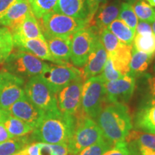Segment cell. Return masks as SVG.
<instances>
[{
    "mask_svg": "<svg viewBox=\"0 0 155 155\" xmlns=\"http://www.w3.org/2000/svg\"><path fill=\"white\" fill-rule=\"evenodd\" d=\"M76 127L75 116L61 113L59 109L45 113L30 136L31 141L47 144H68Z\"/></svg>",
    "mask_w": 155,
    "mask_h": 155,
    "instance_id": "cell-1",
    "label": "cell"
},
{
    "mask_svg": "<svg viewBox=\"0 0 155 155\" xmlns=\"http://www.w3.org/2000/svg\"><path fill=\"white\" fill-rule=\"evenodd\" d=\"M96 121L104 138L113 144L125 141L133 128L129 108L123 104L104 105Z\"/></svg>",
    "mask_w": 155,
    "mask_h": 155,
    "instance_id": "cell-2",
    "label": "cell"
},
{
    "mask_svg": "<svg viewBox=\"0 0 155 155\" xmlns=\"http://www.w3.org/2000/svg\"><path fill=\"white\" fill-rule=\"evenodd\" d=\"M39 21L45 38L72 37L77 31L88 24L87 21L73 18L53 11L45 15Z\"/></svg>",
    "mask_w": 155,
    "mask_h": 155,
    "instance_id": "cell-3",
    "label": "cell"
},
{
    "mask_svg": "<svg viewBox=\"0 0 155 155\" xmlns=\"http://www.w3.org/2000/svg\"><path fill=\"white\" fill-rule=\"evenodd\" d=\"M2 64L3 69L25 80L41 74L48 63L32 54L14 48Z\"/></svg>",
    "mask_w": 155,
    "mask_h": 155,
    "instance_id": "cell-4",
    "label": "cell"
},
{
    "mask_svg": "<svg viewBox=\"0 0 155 155\" xmlns=\"http://www.w3.org/2000/svg\"><path fill=\"white\" fill-rule=\"evenodd\" d=\"M76 127L70 140L68 149L72 155H76L85 148L104 138L102 131L91 118L81 112L75 116Z\"/></svg>",
    "mask_w": 155,
    "mask_h": 155,
    "instance_id": "cell-5",
    "label": "cell"
},
{
    "mask_svg": "<svg viewBox=\"0 0 155 155\" xmlns=\"http://www.w3.org/2000/svg\"><path fill=\"white\" fill-rule=\"evenodd\" d=\"M104 81L101 75L92 77L83 85L81 94V109L84 114L96 119L106 102Z\"/></svg>",
    "mask_w": 155,
    "mask_h": 155,
    "instance_id": "cell-6",
    "label": "cell"
},
{
    "mask_svg": "<svg viewBox=\"0 0 155 155\" xmlns=\"http://www.w3.org/2000/svg\"><path fill=\"white\" fill-rule=\"evenodd\" d=\"M24 90L25 96L30 102L45 113L58 109L56 94L40 75L28 79L25 84Z\"/></svg>",
    "mask_w": 155,
    "mask_h": 155,
    "instance_id": "cell-7",
    "label": "cell"
},
{
    "mask_svg": "<svg viewBox=\"0 0 155 155\" xmlns=\"http://www.w3.org/2000/svg\"><path fill=\"white\" fill-rule=\"evenodd\" d=\"M99 35L93 26L85 27L73 35L71 42V62L73 66L80 68L86 65Z\"/></svg>",
    "mask_w": 155,
    "mask_h": 155,
    "instance_id": "cell-8",
    "label": "cell"
},
{
    "mask_svg": "<svg viewBox=\"0 0 155 155\" xmlns=\"http://www.w3.org/2000/svg\"><path fill=\"white\" fill-rule=\"evenodd\" d=\"M40 75L53 93L57 94L72 81L81 78V70L71 63L68 65L48 64Z\"/></svg>",
    "mask_w": 155,
    "mask_h": 155,
    "instance_id": "cell-9",
    "label": "cell"
},
{
    "mask_svg": "<svg viewBox=\"0 0 155 155\" xmlns=\"http://www.w3.org/2000/svg\"><path fill=\"white\" fill-rule=\"evenodd\" d=\"M25 80L8 72L0 70V106L7 111L9 107L25 96Z\"/></svg>",
    "mask_w": 155,
    "mask_h": 155,
    "instance_id": "cell-10",
    "label": "cell"
},
{
    "mask_svg": "<svg viewBox=\"0 0 155 155\" xmlns=\"http://www.w3.org/2000/svg\"><path fill=\"white\" fill-rule=\"evenodd\" d=\"M83 81L75 79L56 94L58 108L61 113L75 116L81 109V94Z\"/></svg>",
    "mask_w": 155,
    "mask_h": 155,
    "instance_id": "cell-11",
    "label": "cell"
},
{
    "mask_svg": "<svg viewBox=\"0 0 155 155\" xmlns=\"http://www.w3.org/2000/svg\"><path fill=\"white\" fill-rule=\"evenodd\" d=\"M106 102L108 104H127L132 97L136 87V78L130 75H124L116 81L104 83Z\"/></svg>",
    "mask_w": 155,
    "mask_h": 155,
    "instance_id": "cell-12",
    "label": "cell"
},
{
    "mask_svg": "<svg viewBox=\"0 0 155 155\" xmlns=\"http://www.w3.org/2000/svg\"><path fill=\"white\" fill-rule=\"evenodd\" d=\"M7 112L10 115L28 124L33 129L38 125L45 114V112L36 107L25 95L12 105Z\"/></svg>",
    "mask_w": 155,
    "mask_h": 155,
    "instance_id": "cell-13",
    "label": "cell"
},
{
    "mask_svg": "<svg viewBox=\"0 0 155 155\" xmlns=\"http://www.w3.org/2000/svg\"><path fill=\"white\" fill-rule=\"evenodd\" d=\"M53 12L87 21L88 24L94 17L90 0H58Z\"/></svg>",
    "mask_w": 155,
    "mask_h": 155,
    "instance_id": "cell-14",
    "label": "cell"
},
{
    "mask_svg": "<svg viewBox=\"0 0 155 155\" xmlns=\"http://www.w3.org/2000/svg\"><path fill=\"white\" fill-rule=\"evenodd\" d=\"M108 59V53L98 38L89 55L86 65L81 70V78L83 82L101 74Z\"/></svg>",
    "mask_w": 155,
    "mask_h": 155,
    "instance_id": "cell-15",
    "label": "cell"
},
{
    "mask_svg": "<svg viewBox=\"0 0 155 155\" xmlns=\"http://www.w3.org/2000/svg\"><path fill=\"white\" fill-rule=\"evenodd\" d=\"M12 38L14 48L32 54L42 61H50L59 65L57 61L50 54L46 40L38 38L22 39L15 37H12Z\"/></svg>",
    "mask_w": 155,
    "mask_h": 155,
    "instance_id": "cell-16",
    "label": "cell"
},
{
    "mask_svg": "<svg viewBox=\"0 0 155 155\" xmlns=\"http://www.w3.org/2000/svg\"><path fill=\"white\" fill-rule=\"evenodd\" d=\"M121 5V0H115L101 5L88 26L94 27L100 35L119 17Z\"/></svg>",
    "mask_w": 155,
    "mask_h": 155,
    "instance_id": "cell-17",
    "label": "cell"
},
{
    "mask_svg": "<svg viewBox=\"0 0 155 155\" xmlns=\"http://www.w3.org/2000/svg\"><path fill=\"white\" fill-rule=\"evenodd\" d=\"M30 12L28 0H20L9 7L5 14L0 17V26L7 28L12 33L18 28Z\"/></svg>",
    "mask_w": 155,
    "mask_h": 155,
    "instance_id": "cell-18",
    "label": "cell"
},
{
    "mask_svg": "<svg viewBox=\"0 0 155 155\" xmlns=\"http://www.w3.org/2000/svg\"><path fill=\"white\" fill-rule=\"evenodd\" d=\"M71 38H45L48 47L52 56L57 61L59 65H68L71 61Z\"/></svg>",
    "mask_w": 155,
    "mask_h": 155,
    "instance_id": "cell-19",
    "label": "cell"
},
{
    "mask_svg": "<svg viewBox=\"0 0 155 155\" xmlns=\"http://www.w3.org/2000/svg\"><path fill=\"white\" fill-rule=\"evenodd\" d=\"M12 37L22 39H42L45 40L40 22L32 14L29 12L23 22L12 32Z\"/></svg>",
    "mask_w": 155,
    "mask_h": 155,
    "instance_id": "cell-20",
    "label": "cell"
},
{
    "mask_svg": "<svg viewBox=\"0 0 155 155\" xmlns=\"http://www.w3.org/2000/svg\"><path fill=\"white\" fill-rule=\"evenodd\" d=\"M131 49L132 45H129L121 42L113 53L108 54V56L113 62L115 69L123 75H129L130 72Z\"/></svg>",
    "mask_w": 155,
    "mask_h": 155,
    "instance_id": "cell-21",
    "label": "cell"
},
{
    "mask_svg": "<svg viewBox=\"0 0 155 155\" xmlns=\"http://www.w3.org/2000/svg\"><path fill=\"white\" fill-rule=\"evenodd\" d=\"M134 126L138 130L155 134V103L141 106L136 115Z\"/></svg>",
    "mask_w": 155,
    "mask_h": 155,
    "instance_id": "cell-22",
    "label": "cell"
},
{
    "mask_svg": "<svg viewBox=\"0 0 155 155\" xmlns=\"http://www.w3.org/2000/svg\"><path fill=\"white\" fill-rule=\"evenodd\" d=\"M154 57V55H149L139 51L136 49L134 46H132L130 72L129 75L136 78L139 75L144 74L145 71L148 69Z\"/></svg>",
    "mask_w": 155,
    "mask_h": 155,
    "instance_id": "cell-23",
    "label": "cell"
},
{
    "mask_svg": "<svg viewBox=\"0 0 155 155\" xmlns=\"http://www.w3.org/2000/svg\"><path fill=\"white\" fill-rule=\"evenodd\" d=\"M107 29L118 38L120 42L132 45L136 32L131 30L121 19H116L108 25Z\"/></svg>",
    "mask_w": 155,
    "mask_h": 155,
    "instance_id": "cell-24",
    "label": "cell"
},
{
    "mask_svg": "<svg viewBox=\"0 0 155 155\" xmlns=\"http://www.w3.org/2000/svg\"><path fill=\"white\" fill-rule=\"evenodd\" d=\"M4 125L7 129L8 132L13 137H19L28 135V134L32 133L33 128L25 123L21 119H17L15 116L8 114L3 121Z\"/></svg>",
    "mask_w": 155,
    "mask_h": 155,
    "instance_id": "cell-25",
    "label": "cell"
},
{
    "mask_svg": "<svg viewBox=\"0 0 155 155\" xmlns=\"http://www.w3.org/2000/svg\"><path fill=\"white\" fill-rule=\"evenodd\" d=\"M30 137L28 135L13 137L0 143V155H15L30 143Z\"/></svg>",
    "mask_w": 155,
    "mask_h": 155,
    "instance_id": "cell-26",
    "label": "cell"
},
{
    "mask_svg": "<svg viewBox=\"0 0 155 155\" xmlns=\"http://www.w3.org/2000/svg\"><path fill=\"white\" fill-rule=\"evenodd\" d=\"M127 144L143 146L155 150V134H150L140 130L131 131L125 139Z\"/></svg>",
    "mask_w": 155,
    "mask_h": 155,
    "instance_id": "cell-27",
    "label": "cell"
},
{
    "mask_svg": "<svg viewBox=\"0 0 155 155\" xmlns=\"http://www.w3.org/2000/svg\"><path fill=\"white\" fill-rule=\"evenodd\" d=\"M143 98L141 106L150 105L155 103V65L154 73L142 74Z\"/></svg>",
    "mask_w": 155,
    "mask_h": 155,
    "instance_id": "cell-28",
    "label": "cell"
},
{
    "mask_svg": "<svg viewBox=\"0 0 155 155\" xmlns=\"http://www.w3.org/2000/svg\"><path fill=\"white\" fill-rule=\"evenodd\" d=\"M134 46L139 51L155 56V34H137L134 39Z\"/></svg>",
    "mask_w": 155,
    "mask_h": 155,
    "instance_id": "cell-29",
    "label": "cell"
},
{
    "mask_svg": "<svg viewBox=\"0 0 155 155\" xmlns=\"http://www.w3.org/2000/svg\"><path fill=\"white\" fill-rule=\"evenodd\" d=\"M14 50L12 35L6 27L0 26V64L3 63Z\"/></svg>",
    "mask_w": 155,
    "mask_h": 155,
    "instance_id": "cell-30",
    "label": "cell"
},
{
    "mask_svg": "<svg viewBox=\"0 0 155 155\" xmlns=\"http://www.w3.org/2000/svg\"><path fill=\"white\" fill-rule=\"evenodd\" d=\"M28 2L32 14L40 20L45 15L54 10L58 0H28Z\"/></svg>",
    "mask_w": 155,
    "mask_h": 155,
    "instance_id": "cell-31",
    "label": "cell"
},
{
    "mask_svg": "<svg viewBox=\"0 0 155 155\" xmlns=\"http://www.w3.org/2000/svg\"><path fill=\"white\" fill-rule=\"evenodd\" d=\"M137 18L152 24L155 20V9L145 0H137L133 7Z\"/></svg>",
    "mask_w": 155,
    "mask_h": 155,
    "instance_id": "cell-32",
    "label": "cell"
},
{
    "mask_svg": "<svg viewBox=\"0 0 155 155\" xmlns=\"http://www.w3.org/2000/svg\"><path fill=\"white\" fill-rule=\"evenodd\" d=\"M119 19L123 21L131 30L136 32V28L138 23V18L134 11L132 5L127 2H121Z\"/></svg>",
    "mask_w": 155,
    "mask_h": 155,
    "instance_id": "cell-33",
    "label": "cell"
},
{
    "mask_svg": "<svg viewBox=\"0 0 155 155\" xmlns=\"http://www.w3.org/2000/svg\"><path fill=\"white\" fill-rule=\"evenodd\" d=\"M114 145L104 137L95 144L85 148L76 155H103L111 150Z\"/></svg>",
    "mask_w": 155,
    "mask_h": 155,
    "instance_id": "cell-34",
    "label": "cell"
},
{
    "mask_svg": "<svg viewBox=\"0 0 155 155\" xmlns=\"http://www.w3.org/2000/svg\"><path fill=\"white\" fill-rule=\"evenodd\" d=\"M99 38L108 54L113 53L121 43L118 38L107 28L101 32Z\"/></svg>",
    "mask_w": 155,
    "mask_h": 155,
    "instance_id": "cell-35",
    "label": "cell"
},
{
    "mask_svg": "<svg viewBox=\"0 0 155 155\" xmlns=\"http://www.w3.org/2000/svg\"><path fill=\"white\" fill-rule=\"evenodd\" d=\"M100 75L102 77L104 82L116 81L124 76L117 70L115 69L113 65V62H112L111 58L108 57V56L107 61H106L105 63V65L104 67V69H103L102 72Z\"/></svg>",
    "mask_w": 155,
    "mask_h": 155,
    "instance_id": "cell-36",
    "label": "cell"
},
{
    "mask_svg": "<svg viewBox=\"0 0 155 155\" xmlns=\"http://www.w3.org/2000/svg\"><path fill=\"white\" fill-rule=\"evenodd\" d=\"M103 155H130V152L127 142L122 141L114 144L111 150L107 151Z\"/></svg>",
    "mask_w": 155,
    "mask_h": 155,
    "instance_id": "cell-37",
    "label": "cell"
},
{
    "mask_svg": "<svg viewBox=\"0 0 155 155\" xmlns=\"http://www.w3.org/2000/svg\"><path fill=\"white\" fill-rule=\"evenodd\" d=\"M40 148H41V142L34 141V142L29 143L21 150V152L26 155H40Z\"/></svg>",
    "mask_w": 155,
    "mask_h": 155,
    "instance_id": "cell-38",
    "label": "cell"
},
{
    "mask_svg": "<svg viewBox=\"0 0 155 155\" xmlns=\"http://www.w3.org/2000/svg\"><path fill=\"white\" fill-rule=\"evenodd\" d=\"M136 32H137V34L139 35L152 33L153 31L151 24L140 20L137 23V28H136Z\"/></svg>",
    "mask_w": 155,
    "mask_h": 155,
    "instance_id": "cell-39",
    "label": "cell"
},
{
    "mask_svg": "<svg viewBox=\"0 0 155 155\" xmlns=\"http://www.w3.org/2000/svg\"><path fill=\"white\" fill-rule=\"evenodd\" d=\"M20 0H0V17L2 16L9 7Z\"/></svg>",
    "mask_w": 155,
    "mask_h": 155,
    "instance_id": "cell-40",
    "label": "cell"
},
{
    "mask_svg": "<svg viewBox=\"0 0 155 155\" xmlns=\"http://www.w3.org/2000/svg\"><path fill=\"white\" fill-rule=\"evenodd\" d=\"M13 137L8 132L3 123H0V143L9 140Z\"/></svg>",
    "mask_w": 155,
    "mask_h": 155,
    "instance_id": "cell-41",
    "label": "cell"
},
{
    "mask_svg": "<svg viewBox=\"0 0 155 155\" xmlns=\"http://www.w3.org/2000/svg\"><path fill=\"white\" fill-rule=\"evenodd\" d=\"M90 2L91 4L93 15H94V17L95 14H96L97 10H98V7H99L101 5H104V4L107 3L108 0H90Z\"/></svg>",
    "mask_w": 155,
    "mask_h": 155,
    "instance_id": "cell-42",
    "label": "cell"
},
{
    "mask_svg": "<svg viewBox=\"0 0 155 155\" xmlns=\"http://www.w3.org/2000/svg\"><path fill=\"white\" fill-rule=\"evenodd\" d=\"M8 112L5 111V110L2 109L0 106V123H3V121H5L7 116H8Z\"/></svg>",
    "mask_w": 155,
    "mask_h": 155,
    "instance_id": "cell-43",
    "label": "cell"
},
{
    "mask_svg": "<svg viewBox=\"0 0 155 155\" xmlns=\"http://www.w3.org/2000/svg\"><path fill=\"white\" fill-rule=\"evenodd\" d=\"M129 152H130V155H144V154H141L140 153L137 152V151L132 150V149H130L129 148ZM149 155H155V152L154 154H149Z\"/></svg>",
    "mask_w": 155,
    "mask_h": 155,
    "instance_id": "cell-44",
    "label": "cell"
},
{
    "mask_svg": "<svg viewBox=\"0 0 155 155\" xmlns=\"http://www.w3.org/2000/svg\"><path fill=\"white\" fill-rule=\"evenodd\" d=\"M148 2L152 7H155V0H149Z\"/></svg>",
    "mask_w": 155,
    "mask_h": 155,
    "instance_id": "cell-45",
    "label": "cell"
},
{
    "mask_svg": "<svg viewBox=\"0 0 155 155\" xmlns=\"http://www.w3.org/2000/svg\"><path fill=\"white\" fill-rule=\"evenodd\" d=\"M126 1H127V3H129L130 5H132L134 3H136V2H137V0H126Z\"/></svg>",
    "mask_w": 155,
    "mask_h": 155,
    "instance_id": "cell-46",
    "label": "cell"
},
{
    "mask_svg": "<svg viewBox=\"0 0 155 155\" xmlns=\"http://www.w3.org/2000/svg\"><path fill=\"white\" fill-rule=\"evenodd\" d=\"M152 31L155 34V20L154 21V22L152 23Z\"/></svg>",
    "mask_w": 155,
    "mask_h": 155,
    "instance_id": "cell-47",
    "label": "cell"
},
{
    "mask_svg": "<svg viewBox=\"0 0 155 155\" xmlns=\"http://www.w3.org/2000/svg\"><path fill=\"white\" fill-rule=\"evenodd\" d=\"M15 155H26V154H24V153L22 152H21V151H20V152H19L18 153H17V154H15Z\"/></svg>",
    "mask_w": 155,
    "mask_h": 155,
    "instance_id": "cell-48",
    "label": "cell"
},
{
    "mask_svg": "<svg viewBox=\"0 0 155 155\" xmlns=\"http://www.w3.org/2000/svg\"><path fill=\"white\" fill-rule=\"evenodd\" d=\"M108 1H115V0H108Z\"/></svg>",
    "mask_w": 155,
    "mask_h": 155,
    "instance_id": "cell-49",
    "label": "cell"
},
{
    "mask_svg": "<svg viewBox=\"0 0 155 155\" xmlns=\"http://www.w3.org/2000/svg\"><path fill=\"white\" fill-rule=\"evenodd\" d=\"M145 1H147V2H148V1H149V0H145Z\"/></svg>",
    "mask_w": 155,
    "mask_h": 155,
    "instance_id": "cell-50",
    "label": "cell"
}]
</instances>
